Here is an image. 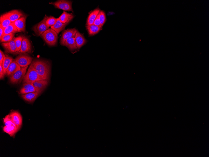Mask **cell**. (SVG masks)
<instances>
[{
  "label": "cell",
  "instance_id": "6da1fadb",
  "mask_svg": "<svg viewBox=\"0 0 209 157\" xmlns=\"http://www.w3.org/2000/svg\"><path fill=\"white\" fill-rule=\"evenodd\" d=\"M36 72L44 80H48L50 72V64L48 61L41 59L34 60L31 63Z\"/></svg>",
  "mask_w": 209,
  "mask_h": 157
},
{
  "label": "cell",
  "instance_id": "7a4b0ae2",
  "mask_svg": "<svg viewBox=\"0 0 209 157\" xmlns=\"http://www.w3.org/2000/svg\"><path fill=\"white\" fill-rule=\"evenodd\" d=\"M47 44L49 46L55 45L57 42L58 34L54 30L50 28L44 32L41 35Z\"/></svg>",
  "mask_w": 209,
  "mask_h": 157
},
{
  "label": "cell",
  "instance_id": "3957f363",
  "mask_svg": "<svg viewBox=\"0 0 209 157\" xmlns=\"http://www.w3.org/2000/svg\"><path fill=\"white\" fill-rule=\"evenodd\" d=\"M41 80L43 79L38 75L35 69L31 64L24 77L23 83H32Z\"/></svg>",
  "mask_w": 209,
  "mask_h": 157
},
{
  "label": "cell",
  "instance_id": "277c9868",
  "mask_svg": "<svg viewBox=\"0 0 209 157\" xmlns=\"http://www.w3.org/2000/svg\"><path fill=\"white\" fill-rule=\"evenodd\" d=\"M72 1L66 0H58L49 4L53 5L56 8L62 9L64 11H72L73 12L72 7Z\"/></svg>",
  "mask_w": 209,
  "mask_h": 157
},
{
  "label": "cell",
  "instance_id": "5b68a950",
  "mask_svg": "<svg viewBox=\"0 0 209 157\" xmlns=\"http://www.w3.org/2000/svg\"><path fill=\"white\" fill-rule=\"evenodd\" d=\"M28 66L25 67H21L20 69L16 72L11 76L10 77V82L13 84L20 83L23 79L26 73Z\"/></svg>",
  "mask_w": 209,
  "mask_h": 157
},
{
  "label": "cell",
  "instance_id": "8992f818",
  "mask_svg": "<svg viewBox=\"0 0 209 157\" xmlns=\"http://www.w3.org/2000/svg\"><path fill=\"white\" fill-rule=\"evenodd\" d=\"M33 58L27 54H20L15 60L18 64L21 67L28 66L32 62Z\"/></svg>",
  "mask_w": 209,
  "mask_h": 157
},
{
  "label": "cell",
  "instance_id": "52a82bcc",
  "mask_svg": "<svg viewBox=\"0 0 209 157\" xmlns=\"http://www.w3.org/2000/svg\"><path fill=\"white\" fill-rule=\"evenodd\" d=\"M77 30L75 29H68L64 30L62 32L60 38V43L63 45L65 41L70 38H74Z\"/></svg>",
  "mask_w": 209,
  "mask_h": 157
},
{
  "label": "cell",
  "instance_id": "ba28073f",
  "mask_svg": "<svg viewBox=\"0 0 209 157\" xmlns=\"http://www.w3.org/2000/svg\"><path fill=\"white\" fill-rule=\"evenodd\" d=\"M48 29L49 27L46 25L43 19L40 22L34 25L32 29L37 35L39 36Z\"/></svg>",
  "mask_w": 209,
  "mask_h": 157
},
{
  "label": "cell",
  "instance_id": "9c48e42d",
  "mask_svg": "<svg viewBox=\"0 0 209 157\" xmlns=\"http://www.w3.org/2000/svg\"><path fill=\"white\" fill-rule=\"evenodd\" d=\"M12 23L14 22L22 17L24 16L23 13L18 10H13L5 13Z\"/></svg>",
  "mask_w": 209,
  "mask_h": 157
},
{
  "label": "cell",
  "instance_id": "30bf717a",
  "mask_svg": "<svg viewBox=\"0 0 209 157\" xmlns=\"http://www.w3.org/2000/svg\"><path fill=\"white\" fill-rule=\"evenodd\" d=\"M9 115L13 123L18 127L20 128L22 123V118L20 113L17 111L11 112Z\"/></svg>",
  "mask_w": 209,
  "mask_h": 157
},
{
  "label": "cell",
  "instance_id": "8fae6325",
  "mask_svg": "<svg viewBox=\"0 0 209 157\" xmlns=\"http://www.w3.org/2000/svg\"><path fill=\"white\" fill-rule=\"evenodd\" d=\"M2 45L8 53L14 54L18 53L15 43L13 40L9 42L2 43Z\"/></svg>",
  "mask_w": 209,
  "mask_h": 157
},
{
  "label": "cell",
  "instance_id": "7c38bea8",
  "mask_svg": "<svg viewBox=\"0 0 209 157\" xmlns=\"http://www.w3.org/2000/svg\"><path fill=\"white\" fill-rule=\"evenodd\" d=\"M32 51V46L29 39L25 36L23 37L20 53H30Z\"/></svg>",
  "mask_w": 209,
  "mask_h": 157
},
{
  "label": "cell",
  "instance_id": "4fadbf2b",
  "mask_svg": "<svg viewBox=\"0 0 209 157\" xmlns=\"http://www.w3.org/2000/svg\"><path fill=\"white\" fill-rule=\"evenodd\" d=\"M20 68L21 67L18 64L15 60L13 59L8 68L6 75L10 77Z\"/></svg>",
  "mask_w": 209,
  "mask_h": 157
},
{
  "label": "cell",
  "instance_id": "5bb4252c",
  "mask_svg": "<svg viewBox=\"0 0 209 157\" xmlns=\"http://www.w3.org/2000/svg\"><path fill=\"white\" fill-rule=\"evenodd\" d=\"M26 18V16L24 15L13 23L17 28L18 32L25 31Z\"/></svg>",
  "mask_w": 209,
  "mask_h": 157
},
{
  "label": "cell",
  "instance_id": "9a60e30c",
  "mask_svg": "<svg viewBox=\"0 0 209 157\" xmlns=\"http://www.w3.org/2000/svg\"><path fill=\"white\" fill-rule=\"evenodd\" d=\"M36 92H38L31 83H23L19 93L21 94H24Z\"/></svg>",
  "mask_w": 209,
  "mask_h": 157
},
{
  "label": "cell",
  "instance_id": "2e32d148",
  "mask_svg": "<svg viewBox=\"0 0 209 157\" xmlns=\"http://www.w3.org/2000/svg\"><path fill=\"white\" fill-rule=\"evenodd\" d=\"M37 91L41 93L48 84L47 80H41L31 83Z\"/></svg>",
  "mask_w": 209,
  "mask_h": 157
},
{
  "label": "cell",
  "instance_id": "e0dca14e",
  "mask_svg": "<svg viewBox=\"0 0 209 157\" xmlns=\"http://www.w3.org/2000/svg\"><path fill=\"white\" fill-rule=\"evenodd\" d=\"M20 128L17 127L15 124H13L5 125L3 127V129L4 132L8 134L11 137H13Z\"/></svg>",
  "mask_w": 209,
  "mask_h": 157
},
{
  "label": "cell",
  "instance_id": "ac0fdd59",
  "mask_svg": "<svg viewBox=\"0 0 209 157\" xmlns=\"http://www.w3.org/2000/svg\"><path fill=\"white\" fill-rule=\"evenodd\" d=\"M41 93L36 92L22 94V97L25 101L29 102H33Z\"/></svg>",
  "mask_w": 209,
  "mask_h": 157
},
{
  "label": "cell",
  "instance_id": "d6986e66",
  "mask_svg": "<svg viewBox=\"0 0 209 157\" xmlns=\"http://www.w3.org/2000/svg\"><path fill=\"white\" fill-rule=\"evenodd\" d=\"M76 44L78 49L84 44L86 42V40L84 36L79 32L77 31L74 37Z\"/></svg>",
  "mask_w": 209,
  "mask_h": 157
},
{
  "label": "cell",
  "instance_id": "ffe728a7",
  "mask_svg": "<svg viewBox=\"0 0 209 157\" xmlns=\"http://www.w3.org/2000/svg\"><path fill=\"white\" fill-rule=\"evenodd\" d=\"M74 16L72 13H68L65 11H64L58 18L63 24H69L74 18Z\"/></svg>",
  "mask_w": 209,
  "mask_h": 157
},
{
  "label": "cell",
  "instance_id": "44dd1931",
  "mask_svg": "<svg viewBox=\"0 0 209 157\" xmlns=\"http://www.w3.org/2000/svg\"><path fill=\"white\" fill-rule=\"evenodd\" d=\"M100 11V10L99 8H96L89 13L87 19L86 25H90L93 24L94 20Z\"/></svg>",
  "mask_w": 209,
  "mask_h": 157
},
{
  "label": "cell",
  "instance_id": "7402d4cb",
  "mask_svg": "<svg viewBox=\"0 0 209 157\" xmlns=\"http://www.w3.org/2000/svg\"><path fill=\"white\" fill-rule=\"evenodd\" d=\"M13 59L11 57L8 56L6 54L4 55L2 65L3 69L4 75H6L7 70L9 66L12 61Z\"/></svg>",
  "mask_w": 209,
  "mask_h": 157
},
{
  "label": "cell",
  "instance_id": "603a6c76",
  "mask_svg": "<svg viewBox=\"0 0 209 157\" xmlns=\"http://www.w3.org/2000/svg\"><path fill=\"white\" fill-rule=\"evenodd\" d=\"M86 28L89 35L93 36L97 34L102 29V27H99L93 24L90 25H86Z\"/></svg>",
  "mask_w": 209,
  "mask_h": 157
},
{
  "label": "cell",
  "instance_id": "cb8c5ba5",
  "mask_svg": "<svg viewBox=\"0 0 209 157\" xmlns=\"http://www.w3.org/2000/svg\"><path fill=\"white\" fill-rule=\"evenodd\" d=\"M63 45L66 46L71 51L77 49L74 38L72 37L67 39L65 41Z\"/></svg>",
  "mask_w": 209,
  "mask_h": 157
},
{
  "label": "cell",
  "instance_id": "d4e9b609",
  "mask_svg": "<svg viewBox=\"0 0 209 157\" xmlns=\"http://www.w3.org/2000/svg\"><path fill=\"white\" fill-rule=\"evenodd\" d=\"M68 23L63 24L58 19L56 23L51 27V29L54 30L58 34L59 33L63 30Z\"/></svg>",
  "mask_w": 209,
  "mask_h": 157
},
{
  "label": "cell",
  "instance_id": "484cf974",
  "mask_svg": "<svg viewBox=\"0 0 209 157\" xmlns=\"http://www.w3.org/2000/svg\"><path fill=\"white\" fill-rule=\"evenodd\" d=\"M58 18H56L53 16L48 17L46 15L44 17L43 19L46 25L49 28L53 26L56 22Z\"/></svg>",
  "mask_w": 209,
  "mask_h": 157
},
{
  "label": "cell",
  "instance_id": "4316f807",
  "mask_svg": "<svg viewBox=\"0 0 209 157\" xmlns=\"http://www.w3.org/2000/svg\"><path fill=\"white\" fill-rule=\"evenodd\" d=\"M12 23L10 20L7 17L5 13L1 15L0 17V24L5 29Z\"/></svg>",
  "mask_w": 209,
  "mask_h": 157
},
{
  "label": "cell",
  "instance_id": "83f0119b",
  "mask_svg": "<svg viewBox=\"0 0 209 157\" xmlns=\"http://www.w3.org/2000/svg\"><path fill=\"white\" fill-rule=\"evenodd\" d=\"M18 32V31L13 23H12L4 29V35Z\"/></svg>",
  "mask_w": 209,
  "mask_h": 157
},
{
  "label": "cell",
  "instance_id": "f1b7e54d",
  "mask_svg": "<svg viewBox=\"0 0 209 157\" xmlns=\"http://www.w3.org/2000/svg\"><path fill=\"white\" fill-rule=\"evenodd\" d=\"M23 39V36H19L16 37H14L13 39L15 43L17 49V52L18 53H20Z\"/></svg>",
  "mask_w": 209,
  "mask_h": 157
},
{
  "label": "cell",
  "instance_id": "f546056e",
  "mask_svg": "<svg viewBox=\"0 0 209 157\" xmlns=\"http://www.w3.org/2000/svg\"><path fill=\"white\" fill-rule=\"evenodd\" d=\"M14 33H11L7 34H4L0 39V42L2 43L7 42L12 40L14 38Z\"/></svg>",
  "mask_w": 209,
  "mask_h": 157
},
{
  "label": "cell",
  "instance_id": "4dcf8cb0",
  "mask_svg": "<svg viewBox=\"0 0 209 157\" xmlns=\"http://www.w3.org/2000/svg\"><path fill=\"white\" fill-rule=\"evenodd\" d=\"M99 18L101 26L102 27L106 21V17L104 12L101 11L99 13Z\"/></svg>",
  "mask_w": 209,
  "mask_h": 157
},
{
  "label": "cell",
  "instance_id": "1f68e13d",
  "mask_svg": "<svg viewBox=\"0 0 209 157\" xmlns=\"http://www.w3.org/2000/svg\"><path fill=\"white\" fill-rule=\"evenodd\" d=\"M3 121L5 125H10L15 124L13 122L9 114L7 115L3 118Z\"/></svg>",
  "mask_w": 209,
  "mask_h": 157
},
{
  "label": "cell",
  "instance_id": "d6a6232c",
  "mask_svg": "<svg viewBox=\"0 0 209 157\" xmlns=\"http://www.w3.org/2000/svg\"><path fill=\"white\" fill-rule=\"evenodd\" d=\"M93 24L98 26L102 27L99 19V14L94 20Z\"/></svg>",
  "mask_w": 209,
  "mask_h": 157
},
{
  "label": "cell",
  "instance_id": "836d02e7",
  "mask_svg": "<svg viewBox=\"0 0 209 157\" xmlns=\"http://www.w3.org/2000/svg\"><path fill=\"white\" fill-rule=\"evenodd\" d=\"M4 76L3 69L2 64H0V79H3Z\"/></svg>",
  "mask_w": 209,
  "mask_h": 157
},
{
  "label": "cell",
  "instance_id": "e575fe53",
  "mask_svg": "<svg viewBox=\"0 0 209 157\" xmlns=\"http://www.w3.org/2000/svg\"><path fill=\"white\" fill-rule=\"evenodd\" d=\"M4 29L0 24V39L4 35Z\"/></svg>",
  "mask_w": 209,
  "mask_h": 157
},
{
  "label": "cell",
  "instance_id": "d590c367",
  "mask_svg": "<svg viewBox=\"0 0 209 157\" xmlns=\"http://www.w3.org/2000/svg\"><path fill=\"white\" fill-rule=\"evenodd\" d=\"M4 55L3 52L0 50V64H2L4 57Z\"/></svg>",
  "mask_w": 209,
  "mask_h": 157
}]
</instances>
